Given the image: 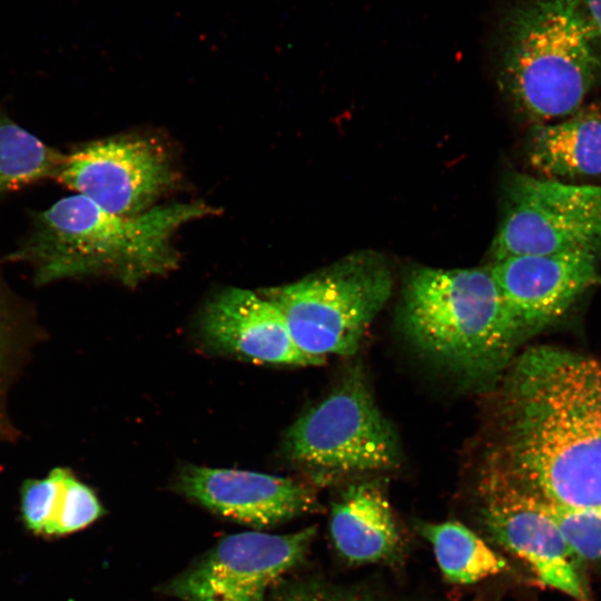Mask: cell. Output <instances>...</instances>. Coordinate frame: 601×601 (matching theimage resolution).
<instances>
[{"mask_svg": "<svg viewBox=\"0 0 601 601\" xmlns=\"http://www.w3.org/2000/svg\"><path fill=\"white\" fill-rule=\"evenodd\" d=\"M504 376L497 462L543 504L601 509V357L532 346Z\"/></svg>", "mask_w": 601, "mask_h": 601, "instance_id": "1", "label": "cell"}, {"mask_svg": "<svg viewBox=\"0 0 601 601\" xmlns=\"http://www.w3.org/2000/svg\"><path fill=\"white\" fill-rule=\"evenodd\" d=\"M213 213L205 204L190 203L121 216L75 194L39 213L12 256L28 263L42 284L99 273L135 284L173 268L177 263L171 243L175 233Z\"/></svg>", "mask_w": 601, "mask_h": 601, "instance_id": "2", "label": "cell"}, {"mask_svg": "<svg viewBox=\"0 0 601 601\" xmlns=\"http://www.w3.org/2000/svg\"><path fill=\"white\" fill-rule=\"evenodd\" d=\"M501 31L502 82L539 124L577 112L601 81V32L583 0H520Z\"/></svg>", "mask_w": 601, "mask_h": 601, "instance_id": "3", "label": "cell"}, {"mask_svg": "<svg viewBox=\"0 0 601 601\" xmlns=\"http://www.w3.org/2000/svg\"><path fill=\"white\" fill-rule=\"evenodd\" d=\"M400 316L421 352L472 381L499 378L522 344L489 268L412 269Z\"/></svg>", "mask_w": 601, "mask_h": 601, "instance_id": "4", "label": "cell"}, {"mask_svg": "<svg viewBox=\"0 0 601 601\" xmlns=\"http://www.w3.org/2000/svg\"><path fill=\"white\" fill-rule=\"evenodd\" d=\"M393 287L382 255L358 252L297 282L260 293L282 311L296 346L321 364L349 356L387 303Z\"/></svg>", "mask_w": 601, "mask_h": 601, "instance_id": "5", "label": "cell"}, {"mask_svg": "<svg viewBox=\"0 0 601 601\" xmlns=\"http://www.w3.org/2000/svg\"><path fill=\"white\" fill-rule=\"evenodd\" d=\"M284 451L294 462L336 474L391 469L400 460L397 437L359 368L289 427Z\"/></svg>", "mask_w": 601, "mask_h": 601, "instance_id": "6", "label": "cell"}, {"mask_svg": "<svg viewBox=\"0 0 601 601\" xmlns=\"http://www.w3.org/2000/svg\"><path fill=\"white\" fill-rule=\"evenodd\" d=\"M601 250V186L513 174L491 255Z\"/></svg>", "mask_w": 601, "mask_h": 601, "instance_id": "7", "label": "cell"}, {"mask_svg": "<svg viewBox=\"0 0 601 601\" xmlns=\"http://www.w3.org/2000/svg\"><path fill=\"white\" fill-rule=\"evenodd\" d=\"M483 521L491 536L522 560L536 581L575 601H591L584 571L545 506L496 461L482 483Z\"/></svg>", "mask_w": 601, "mask_h": 601, "instance_id": "8", "label": "cell"}, {"mask_svg": "<svg viewBox=\"0 0 601 601\" xmlns=\"http://www.w3.org/2000/svg\"><path fill=\"white\" fill-rule=\"evenodd\" d=\"M314 535V528L228 535L175 578L168 592L183 601H264L268 588L302 561Z\"/></svg>", "mask_w": 601, "mask_h": 601, "instance_id": "9", "label": "cell"}, {"mask_svg": "<svg viewBox=\"0 0 601 601\" xmlns=\"http://www.w3.org/2000/svg\"><path fill=\"white\" fill-rule=\"evenodd\" d=\"M102 209L138 215L173 183L164 149L150 139L110 137L88 142L68 155L55 177Z\"/></svg>", "mask_w": 601, "mask_h": 601, "instance_id": "10", "label": "cell"}, {"mask_svg": "<svg viewBox=\"0 0 601 601\" xmlns=\"http://www.w3.org/2000/svg\"><path fill=\"white\" fill-rule=\"evenodd\" d=\"M600 252L512 256L489 268L523 343L561 319L601 279Z\"/></svg>", "mask_w": 601, "mask_h": 601, "instance_id": "11", "label": "cell"}, {"mask_svg": "<svg viewBox=\"0 0 601 601\" xmlns=\"http://www.w3.org/2000/svg\"><path fill=\"white\" fill-rule=\"evenodd\" d=\"M178 490L210 511L253 528L278 524L314 505L311 490L295 480L234 469L185 467Z\"/></svg>", "mask_w": 601, "mask_h": 601, "instance_id": "12", "label": "cell"}, {"mask_svg": "<svg viewBox=\"0 0 601 601\" xmlns=\"http://www.w3.org/2000/svg\"><path fill=\"white\" fill-rule=\"evenodd\" d=\"M214 346L247 359L283 365H318L294 343L279 307L262 293L230 288L216 295L201 316Z\"/></svg>", "mask_w": 601, "mask_h": 601, "instance_id": "13", "label": "cell"}, {"mask_svg": "<svg viewBox=\"0 0 601 601\" xmlns=\"http://www.w3.org/2000/svg\"><path fill=\"white\" fill-rule=\"evenodd\" d=\"M335 548L352 563H375L394 556L401 535L388 501L373 484L347 490L331 514Z\"/></svg>", "mask_w": 601, "mask_h": 601, "instance_id": "14", "label": "cell"}, {"mask_svg": "<svg viewBox=\"0 0 601 601\" xmlns=\"http://www.w3.org/2000/svg\"><path fill=\"white\" fill-rule=\"evenodd\" d=\"M528 157L545 178L601 176V111L581 108L559 121L535 125L529 136Z\"/></svg>", "mask_w": 601, "mask_h": 601, "instance_id": "15", "label": "cell"}, {"mask_svg": "<svg viewBox=\"0 0 601 601\" xmlns=\"http://www.w3.org/2000/svg\"><path fill=\"white\" fill-rule=\"evenodd\" d=\"M430 542L444 578L455 584H473L509 569V563L466 525L445 521L420 528Z\"/></svg>", "mask_w": 601, "mask_h": 601, "instance_id": "16", "label": "cell"}, {"mask_svg": "<svg viewBox=\"0 0 601 601\" xmlns=\"http://www.w3.org/2000/svg\"><path fill=\"white\" fill-rule=\"evenodd\" d=\"M63 157L0 112V194L55 178Z\"/></svg>", "mask_w": 601, "mask_h": 601, "instance_id": "17", "label": "cell"}, {"mask_svg": "<svg viewBox=\"0 0 601 601\" xmlns=\"http://www.w3.org/2000/svg\"><path fill=\"white\" fill-rule=\"evenodd\" d=\"M543 505L581 569L601 572V509Z\"/></svg>", "mask_w": 601, "mask_h": 601, "instance_id": "18", "label": "cell"}, {"mask_svg": "<svg viewBox=\"0 0 601 601\" xmlns=\"http://www.w3.org/2000/svg\"><path fill=\"white\" fill-rule=\"evenodd\" d=\"M105 514L95 491L67 469L53 518L43 536H65L81 531Z\"/></svg>", "mask_w": 601, "mask_h": 601, "instance_id": "19", "label": "cell"}, {"mask_svg": "<svg viewBox=\"0 0 601 601\" xmlns=\"http://www.w3.org/2000/svg\"><path fill=\"white\" fill-rule=\"evenodd\" d=\"M66 467H55L41 479H28L20 489V512L26 528L43 535L59 500Z\"/></svg>", "mask_w": 601, "mask_h": 601, "instance_id": "20", "label": "cell"}, {"mask_svg": "<svg viewBox=\"0 0 601 601\" xmlns=\"http://www.w3.org/2000/svg\"><path fill=\"white\" fill-rule=\"evenodd\" d=\"M0 287V407L3 396L4 383L12 355L13 331L10 321L9 309ZM2 413L0 410V417ZM1 423V422H0Z\"/></svg>", "mask_w": 601, "mask_h": 601, "instance_id": "21", "label": "cell"}, {"mask_svg": "<svg viewBox=\"0 0 601 601\" xmlns=\"http://www.w3.org/2000/svg\"><path fill=\"white\" fill-rule=\"evenodd\" d=\"M583 2L601 32V0H583Z\"/></svg>", "mask_w": 601, "mask_h": 601, "instance_id": "22", "label": "cell"}]
</instances>
